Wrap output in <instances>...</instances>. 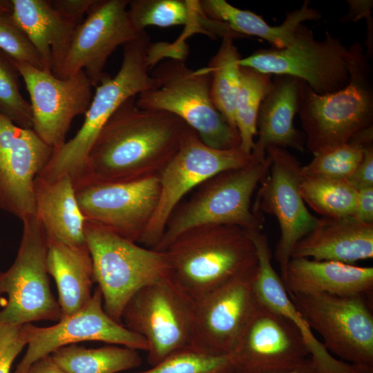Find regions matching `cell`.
<instances>
[{"label": "cell", "instance_id": "6da1fadb", "mask_svg": "<svg viewBox=\"0 0 373 373\" xmlns=\"http://www.w3.org/2000/svg\"><path fill=\"white\" fill-rule=\"evenodd\" d=\"M124 102L93 144L77 182H122L158 176L189 128L176 115Z\"/></svg>", "mask_w": 373, "mask_h": 373}, {"label": "cell", "instance_id": "7a4b0ae2", "mask_svg": "<svg viewBox=\"0 0 373 373\" xmlns=\"http://www.w3.org/2000/svg\"><path fill=\"white\" fill-rule=\"evenodd\" d=\"M169 278L195 301L258 267L249 232L236 225H205L178 236L164 250Z\"/></svg>", "mask_w": 373, "mask_h": 373}, {"label": "cell", "instance_id": "3957f363", "mask_svg": "<svg viewBox=\"0 0 373 373\" xmlns=\"http://www.w3.org/2000/svg\"><path fill=\"white\" fill-rule=\"evenodd\" d=\"M148 34L124 44L121 67L112 77L108 74L95 88L84 122L69 141L53 153L48 163L38 175L52 181L64 175L73 182L82 175L88 153L103 126L116 110L127 99L156 88L157 81L149 73L157 62L151 52Z\"/></svg>", "mask_w": 373, "mask_h": 373}, {"label": "cell", "instance_id": "277c9868", "mask_svg": "<svg viewBox=\"0 0 373 373\" xmlns=\"http://www.w3.org/2000/svg\"><path fill=\"white\" fill-rule=\"evenodd\" d=\"M348 66L349 82L338 91L319 95L300 82L297 113L312 154L373 126L372 73L361 43L348 47Z\"/></svg>", "mask_w": 373, "mask_h": 373}, {"label": "cell", "instance_id": "5b68a950", "mask_svg": "<svg viewBox=\"0 0 373 373\" xmlns=\"http://www.w3.org/2000/svg\"><path fill=\"white\" fill-rule=\"evenodd\" d=\"M270 159L216 174L200 184L180 203L166 222L161 240L153 249L164 251L178 236L200 226L229 224L247 231H261L260 210L251 208L254 191L267 175Z\"/></svg>", "mask_w": 373, "mask_h": 373}, {"label": "cell", "instance_id": "8992f818", "mask_svg": "<svg viewBox=\"0 0 373 373\" xmlns=\"http://www.w3.org/2000/svg\"><path fill=\"white\" fill-rule=\"evenodd\" d=\"M151 74L159 86L137 96L135 103L139 108L176 115L210 147L230 149L240 146L238 132L213 103L211 73L208 66L193 70L185 64V59L169 58L157 64Z\"/></svg>", "mask_w": 373, "mask_h": 373}, {"label": "cell", "instance_id": "52a82bcc", "mask_svg": "<svg viewBox=\"0 0 373 373\" xmlns=\"http://www.w3.org/2000/svg\"><path fill=\"white\" fill-rule=\"evenodd\" d=\"M84 235L104 308L114 321L122 324V312L129 299L145 285L169 278L167 255L87 220Z\"/></svg>", "mask_w": 373, "mask_h": 373}, {"label": "cell", "instance_id": "ba28073f", "mask_svg": "<svg viewBox=\"0 0 373 373\" xmlns=\"http://www.w3.org/2000/svg\"><path fill=\"white\" fill-rule=\"evenodd\" d=\"M288 294L310 329L321 336L322 343L332 355L352 365L359 373H373L370 296Z\"/></svg>", "mask_w": 373, "mask_h": 373}, {"label": "cell", "instance_id": "9c48e42d", "mask_svg": "<svg viewBox=\"0 0 373 373\" xmlns=\"http://www.w3.org/2000/svg\"><path fill=\"white\" fill-rule=\"evenodd\" d=\"M22 222L17 256L8 270L0 271V297L7 295L0 310V323L19 326L39 321H58L61 312L51 291L46 268L48 238L35 216Z\"/></svg>", "mask_w": 373, "mask_h": 373}, {"label": "cell", "instance_id": "30bf717a", "mask_svg": "<svg viewBox=\"0 0 373 373\" xmlns=\"http://www.w3.org/2000/svg\"><path fill=\"white\" fill-rule=\"evenodd\" d=\"M254 161L251 154L240 146L218 149L207 146L189 126L178 151L158 175L157 204L139 243L154 249L171 214L188 193L219 173L247 166Z\"/></svg>", "mask_w": 373, "mask_h": 373}, {"label": "cell", "instance_id": "8fae6325", "mask_svg": "<svg viewBox=\"0 0 373 373\" xmlns=\"http://www.w3.org/2000/svg\"><path fill=\"white\" fill-rule=\"evenodd\" d=\"M240 65L268 75L294 77L319 95L338 91L350 80L348 47L327 30L323 40L316 39L303 23L289 46L259 50L241 58Z\"/></svg>", "mask_w": 373, "mask_h": 373}, {"label": "cell", "instance_id": "7c38bea8", "mask_svg": "<svg viewBox=\"0 0 373 373\" xmlns=\"http://www.w3.org/2000/svg\"><path fill=\"white\" fill-rule=\"evenodd\" d=\"M193 303L169 278L145 285L127 302L122 324L146 341L151 366L192 345Z\"/></svg>", "mask_w": 373, "mask_h": 373}, {"label": "cell", "instance_id": "4fadbf2b", "mask_svg": "<svg viewBox=\"0 0 373 373\" xmlns=\"http://www.w3.org/2000/svg\"><path fill=\"white\" fill-rule=\"evenodd\" d=\"M230 355L235 373H283L311 359L296 325L258 298Z\"/></svg>", "mask_w": 373, "mask_h": 373}, {"label": "cell", "instance_id": "5bb4252c", "mask_svg": "<svg viewBox=\"0 0 373 373\" xmlns=\"http://www.w3.org/2000/svg\"><path fill=\"white\" fill-rule=\"evenodd\" d=\"M266 153L270 166L260 182L254 207L278 220L280 236L275 257L283 280L294 247L314 229L318 218L309 213L300 193L303 174L298 160L280 147H269Z\"/></svg>", "mask_w": 373, "mask_h": 373}, {"label": "cell", "instance_id": "9a60e30c", "mask_svg": "<svg viewBox=\"0 0 373 373\" xmlns=\"http://www.w3.org/2000/svg\"><path fill=\"white\" fill-rule=\"evenodd\" d=\"M27 350L13 373H26L39 358L57 349L82 341H102L146 352V341L114 321L105 311L103 297L97 287L90 300L79 310L61 316L49 327L32 323L22 325Z\"/></svg>", "mask_w": 373, "mask_h": 373}, {"label": "cell", "instance_id": "2e32d148", "mask_svg": "<svg viewBox=\"0 0 373 373\" xmlns=\"http://www.w3.org/2000/svg\"><path fill=\"white\" fill-rule=\"evenodd\" d=\"M12 61L30 95L32 130L54 150L59 149L73 119L89 108L92 84L83 70L59 79L29 64Z\"/></svg>", "mask_w": 373, "mask_h": 373}, {"label": "cell", "instance_id": "e0dca14e", "mask_svg": "<svg viewBox=\"0 0 373 373\" xmlns=\"http://www.w3.org/2000/svg\"><path fill=\"white\" fill-rule=\"evenodd\" d=\"M128 2L95 0L86 18L76 27L68 52L54 75L64 79L83 70L93 86H98L106 75L104 68L113 51L145 32L133 25Z\"/></svg>", "mask_w": 373, "mask_h": 373}, {"label": "cell", "instance_id": "ac0fdd59", "mask_svg": "<svg viewBox=\"0 0 373 373\" xmlns=\"http://www.w3.org/2000/svg\"><path fill=\"white\" fill-rule=\"evenodd\" d=\"M77 199L86 220L139 242L157 204L158 176L122 182H77Z\"/></svg>", "mask_w": 373, "mask_h": 373}, {"label": "cell", "instance_id": "d6986e66", "mask_svg": "<svg viewBox=\"0 0 373 373\" xmlns=\"http://www.w3.org/2000/svg\"><path fill=\"white\" fill-rule=\"evenodd\" d=\"M53 151L32 129L0 113V209L21 221L35 216V180Z\"/></svg>", "mask_w": 373, "mask_h": 373}, {"label": "cell", "instance_id": "ffe728a7", "mask_svg": "<svg viewBox=\"0 0 373 373\" xmlns=\"http://www.w3.org/2000/svg\"><path fill=\"white\" fill-rule=\"evenodd\" d=\"M257 271L193 301V345L212 354H231L257 300Z\"/></svg>", "mask_w": 373, "mask_h": 373}, {"label": "cell", "instance_id": "44dd1931", "mask_svg": "<svg viewBox=\"0 0 373 373\" xmlns=\"http://www.w3.org/2000/svg\"><path fill=\"white\" fill-rule=\"evenodd\" d=\"M249 233L258 256V271L254 282L256 296L296 325L306 342L316 373H359L352 365L332 355L314 336L272 265L271 252L266 235L261 231Z\"/></svg>", "mask_w": 373, "mask_h": 373}, {"label": "cell", "instance_id": "7402d4cb", "mask_svg": "<svg viewBox=\"0 0 373 373\" xmlns=\"http://www.w3.org/2000/svg\"><path fill=\"white\" fill-rule=\"evenodd\" d=\"M373 257V224L352 216L318 218L314 229L294 247L291 258L352 265Z\"/></svg>", "mask_w": 373, "mask_h": 373}, {"label": "cell", "instance_id": "603a6c76", "mask_svg": "<svg viewBox=\"0 0 373 373\" xmlns=\"http://www.w3.org/2000/svg\"><path fill=\"white\" fill-rule=\"evenodd\" d=\"M300 82L289 75H275L271 80L258 114V137L251 151L254 160H265L269 147L305 150V135L294 124Z\"/></svg>", "mask_w": 373, "mask_h": 373}, {"label": "cell", "instance_id": "cb8c5ba5", "mask_svg": "<svg viewBox=\"0 0 373 373\" xmlns=\"http://www.w3.org/2000/svg\"><path fill=\"white\" fill-rule=\"evenodd\" d=\"M10 18L28 37L44 70L60 68L78 26L53 8L49 0H12Z\"/></svg>", "mask_w": 373, "mask_h": 373}, {"label": "cell", "instance_id": "d4e9b609", "mask_svg": "<svg viewBox=\"0 0 373 373\" xmlns=\"http://www.w3.org/2000/svg\"><path fill=\"white\" fill-rule=\"evenodd\" d=\"M283 284L288 293L365 295L373 291V267L291 258Z\"/></svg>", "mask_w": 373, "mask_h": 373}, {"label": "cell", "instance_id": "484cf974", "mask_svg": "<svg viewBox=\"0 0 373 373\" xmlns=\"http://www.w3.org/2000/svg\"><path fill=\"white\" fill-rule=\"evenodd\" d=\"M35 214L48 240L81 245L86 244L84 216L73 179L68 175L48 181L37 175L35 180Z\"/></svg>", "mask_w": 373, "mask_h": 373}, {"label": "cell", "instance_id": "4316f807", "mask_svg": "<svg viewBox=\"0 0 373 373\" xmlns=\"http://www.w3.org/2000/svg\"><path fill=\"white\" fill-rule=\"evenodd\" d=\"M46 268L57 285L61 316L75 313L90 300L95 282L87 244L75 245L48 240Z\"/></svg>", "mask_w": 373, "mask_h": 373}, {"label": "cell", "instance_id": "83f0119b", "mask_svg": "<svg viewBox=\"0 0 373 373\" xmlns=\"http://www.w3.org/2000/svg\"><path fill=\"white\" fill-rule=\"evenodd\" d=\"M201 12L208 18L227 24L235 32L256 36L266 40L272 48L282 49L294 41L298 26L304 21L318 20L321 14L305 1L300 8L287 13L279 26L268 24L261 17L249 10L238 8L224 0L198 1Z\"/></svg>", "mask_w": 373, "mask_h": 373}, {"label": "cell", "instance_id": "f1b7e54d", "mask_svg": "<svg viewBox=\"0 0 373 373\" xmlns=\"http://www.w3.org/2000/svg\"><path fill=\"white\" fill-rule=\"evenodd\" d=\"M50 355L67 373H119L138 367L142 363L137 350L116 345L86 348L71 344Z\"/></svg>", "mask_w": 373, "mask_h": 373}, {"label": "cell", "instance_id": "f546056e", "mask_svg": "<svg viewBox=\"0 0 373 373\" xmlns=\"http://www.w3.org/2000/svg\"><path fill=\"white\" fill-rule=\"evenodd\" d=\"M233 40L230 37L222 38L220 48L208 67L211 73L213 103L231 127L237 131L235 107L240 82L241 57Z\"/></svg>", "mask_w": 373, "mask_h": 373}, {"label": "cell", "instance_id": "4dcf8cb0", "mask_svg": "<svg viewBox=\"0 0 373 373\" xmlns=\"http://www.w3.org/2000/svg\"><path fill=\"white\" fill-rule=\"evenodd\" d=\"M373 143V126L354 135L349 141L322 149L302 166L303 176L347 180L361 163L364 149Z\"/></svg>", "mask_w": 373, "mask_h": 373}, {"label": "cell", "instance_id": "1f68e13d", "mask_svg": "<svg viewBox=\"0 0 373 373\" xmlns=\"http://www.w3.org/2000/svg\"><path fill=\"white\" fill-rule=\"evenodd\" d=\"M271 84L270 75L240 68V82L235 107V122L240 148L251 154L257 133V118L261 103Z\"/></svg>", "mask_w": 373, "mask_h": 373}, {"label": "cell", "instance_id": "d6a6232c", "mask_svg": "<svg viewBox=\"0 0 373 373\" xmlns=\"http://www.w3.org/2000/svg\"><path fill=\"white\" fill-rule=\"evenodd\" d=\"M299 190L304 202L323 217L353 215L358 191L346 180L303 176Z\"/></svg>", "mask_w": 373, "mask_h": 373}, {"label": "cell", "instance_id": "836d02e7", "mask_svg": "<svg viewBox=\"0 0 373 373\" xmlns=\"http://www.w3.org/2000/svg\"><path fill=\"white\" fill-rule=\"evenodd\" d=\"M198 1L131 0L129 18L140 32L147 26L169 27L190 22L197 12Z\"/></svg>", "mask_w": 373, "mask_h": 373}, {"label": "cell", "instance_id": "e575fe53", "mask_svg": "<svg viewBox=\"0 0 373 373\" xmlns=\"http://www.w3.org/2000/svg\"><path fill=\"white\" fill-rule=\"evenodd\" d=\"M132 373H235V369L230 354H212L191 345L150 369Z\"/></svg>", "mask_w": 373, "mask_h": 373}, {"label": "cell", "instance_id": "d590c367", "mask_svg": "<svg viewBox=\"0 0 373 373\" xmlns=\"http://www.w3.org/2000/svg\"><path fill=\"white\" fill-rule=\"evenodd\" d=\"M15 71L13 63L0 56V113L17 126L32 129L31 106L20 93Z\"/></svg>", "mask_w": 373, "mask_h": 373}, {"label": "cell", "instance_id": "8d00e7d4", "mask_svg": "<svg viewBox=\"0 0 373 373\" xmlns=\"http://www.w3.org/2000/svg\"><path fill=\"white\" fill-rule=\"evenodd\" d=\"M0 49L14 61L44 70L37 50L26 35L13 23L10 16L0 18Z\"/></svg>", "mask_w": 373, "mask_h": 373}, {"label": "cell", "instance_id": "74e56055", "mask_svg": "<svg viewBox=\"0 0 373 373\" xmlns=\"http://www.w3.org/2000/svg\"><path fill=\"white\" fill-rule=\"evenodd\" d=\"M26 345L22 325L0 323V373H10L14 361Z\"/></svg>", "mask_w": 373, "mask_h": 373}, {"label": "cell", "instance_id": "f35d334b", "mask_svg": "<svg viewBox=\"0 0 373 373\" xmlns=\"http://www.w3.org/2000/svg\"><path fill=\"white\" fill-rule=\"evenodd\" d=\"M346 181L357 191L373 186V143L365 146L361 163Z\"/></svg>", "mask_w": 373, "mask_h": 373}, {"label": "cell", "instance_id": "ab89813d", "mask_svg": "<svg viewBox=\"0 0 373 373\" xmlns=\"http://www.w3.org/2000/svg\"><path fill=\"white\" fill-rule=\"evenodd\" d=\"M95 0H53L50 3L54 8L68 19L79 25Z\"/></svg>", "mask_w": 373, "mask_h": 373}, {"label": "cell", "instance_id": "60d3db41", "mask_svg": "<svg viewBox=\"0 0 373 373\" xmlns=\"http://www.w3.org/2000/svg\"><path fill=\"white\" fill-rule=\"evenodd\" d=\"M352 217L362 224H373V186L358 191Z\"/></svg>", "mask_w": 373, "mask_h": 373}, {"label": "cell", "instance_id": "b9f144b4", "mask_svg": "<svg viewBox=\"0 0 373 373\" xmlns=\"http://www.w3.org/2000/svg\"><path fill=\"white\" fill-rule=\"evenodd\" d=\"M347 3L350 6V12L343 18L342 21H356L361 18L372 16V1L350 0L347 1Z\"/></svg>", "mask_w": 373, "mask_h": 373}, {"label": "cell", "instance_id": "7bdbcfd3", "mask_svg": "<svg viewBox=\"0 0 373 373\" xmlns=\"http://www.w3.org/2000/svg\"><path fill=\"white\" fill-rule=\"evenodd\" d=\"M26 373H67L52 359L51 355L41 357L32 363Z\"/></svg>", "mask_w": 373, "mask_h": 373}, {"label": "cell", "instance_id": "ee69618b", "mask_svg": "<svg viewBox=\"0 0 373 373\" xmlns=\"http://www.w3.org/2000/svg\"><path fill=\"white\" fill-rule=\"evenodd\" d=\"M283 373H316V370L312 364V360L310 359L304 365L298 368H296L294 370H291V371L285 372Z\"/></svg>", "mask_w": 373, "mask_h": 373}, {"label": "cell", "instance_id": "f6af8a7d", "mask_svg": "<svg viewBox=\"0 0 373 373\" xmlns=\"http://www.w3.org/2000/svg\"><path fill=\"white\" fill-rule=\"evenodd\" d=\"M11 2L0 1V18L10 16L11 13Z\"/></svg>", "mask_w": 373, "mask_h": 373}, {"label": "cell", "instance_id": "bcb514c9", "mask_svg": "<svg viewBox=\"0 0 373 373\" xmlns=\"http://www.w3.org/2000/svg\"><path fill=\"white\" fill-rule=\"evenodd\" d=\"M0 244H1V241H0Z\"/></svg>", "mask_w": 373, "mask_h": 373}]
</instances>
